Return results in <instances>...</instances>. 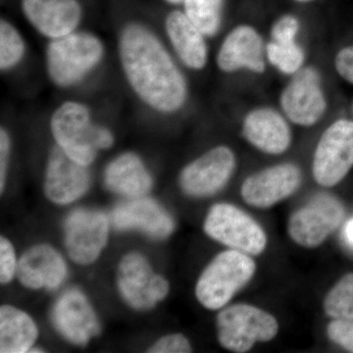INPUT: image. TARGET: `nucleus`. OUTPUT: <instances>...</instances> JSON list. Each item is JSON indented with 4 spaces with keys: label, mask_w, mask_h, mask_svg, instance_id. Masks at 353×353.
<instances>
[{
    "label": "nucleus",
    "mask_w": 353,
    "mask_h": 353,
    "mask_svg": "<svg viewBox=\"0 0 353 353\" xmlns=\"http://www.w3.org/2000/svg\"><path fill=\"white\" fill-rule=\"evenodd\" d=\"M123 69L130 85L160 112L179 110L187 99V83L152 32L139 25L125 28L120 39Z\"/></svg>",
    "instance_id": "1"
},
{
    "label": "nucleus",
    "mask_w": 353,
    "mask_h": 353,
    "mask_svg": "<svg viewBox=\"0 0 353 353\" xmlns=\"http://www.w3.org/2000/svg\"><path fill=\"white\" fill-rule=\"evenodd\" d=\"M51 132L57 145L85 166L94 161L97 150L113 145L112 134L105 128L92 125L88 108L78 102H65L55 111Z\"/></svg>",
    "instance_id": "2"
},
{
    "label": "nucleus",
    "mask_w": 353,
    "mask_h": 353,
    "mask_svg": "<svg viewBox=\"0 0 353 353\" xmlns=\"http://www.w3.org/2000/svg\"><path fill=\"white\" fill-rule=\"evenodd\" d=\"M255 270L254 260L246 253L234 250L221 252L199 277L197 299L210 310L222 308L252 280Z\"/></svg>",
    "instance_id": "3"
},
{
    "label": "nucleus",
    "mask_w": 353,
    "mask_h": 353,
    "mask_svg": "<svg viewBox=\"0 0 353 353\" xmlns=\"http://www.w3.org/2000/svg\"><path fill=\"white\" fill-rule=\"evenodd\" d=\"M102 54L103 46L94 34L71 32L48 46V73L58 85H74L97 66Z\"/></svg>",
    "instance_id": "4"
},
{
    "label": "nucleus",
    "mask_w": 353,
    "mask_h": 353,
    "mask_svg": "<svg viewBox=\"0 0 353 353\" xmlns=\"http://www.w3.org/2000/svg\"><path fill=\"white\" fill-rule=\"evenodd\" d=\"M216 325L221 345L236 353L250 352L255 343L273 340L279 331L274 316L250 304H234L221 311Z\"/></svg>",
    "instance_id": "5"
},
{
    "label": "nucleus",
    "mask_w": 353,
    "mask_h": 353,
    "mask_svg": "<svg viewBox=\"0 0 353 353\" xmlns=\"http://www.w3.org/2000/svg\"><path fill=\"white\" fill-rule=\"evenodd\" d=\"M204 231L231 250L259 255L267 245L264 230L250 215L232 204H216L204 222Z\"/></svg>",
    "instance_id": "6"
},
{
    "label": "nucleus",
    "mask_w": 353,
    "mask_h": 353,
    "mask_svg": "<svg viewBox=\"0 0 353 353\" xmlns=\"http://www.w3.org/2000/svg\"><path fill=\"white\" fill-rule=\"evenodd\" d=\"M353 166V121L340 119L330 125L318 141L313 157L316 182L331 188L347 175Z\"/></svg>",
    "instance_id": "7"
},
{
    "label": "nucleus",
    "mask_w": 353,
    "mask_h": 353,
    "mask_svg": "<svg viewBox=\"0 0 353 353\" xmlns=\"http://www.w3.org/2000/svg\"><path fill=\"white\" fill-rule=\"evenodd\" d=\"M321 76L314 67H303L292 76L280 95V106L285 117L301 127H312L327 110Z\"/></svg>",
    "instance_id": "8"
},
{
    "label": "nucleus",
    "mask_w": 353,
    "mask_h": 353,
    "mask_svg": "<svg viewBox=\"0 0 353 353\" xmlns=\"http://www.w3.org/2000/svg\"><path fill=\"white\" fill-rule=\"evenodd\" d=\"M345 217V208L336 197L317 194L289 221V234L297 245L312 248L319 246L338 229Z\"/></svg>",
    "instance_id": "9"
},
{
    "label": "nucleus",
    "mask_w": 353,
    "mask_h": 353,
    "mask_svg": "<svg viewBox=\"0 0 353 353\" xmlns=\"http://www.w3.org/2000/svg\"><path fill=\"white\" fill-rule=\"evenodd\" d=\"M117 282L123 299L138 310L154 307L169 292V283L155 274L148 260L137 252L121 260Z\"/></svg>",
    "instance_id": "10"
},
{
    "label": "nucleus",
    "mask_w": 353,
    "mask_h": 353,
    "mask_svg": "<svg viewBox=\"0 0 353 353\" xmlns=\"http://www.w3.org/2000/svg\"><path fill=\"white\" fill-rule=\"evenodd\" d=\"M109 221L99 211L79 209L65 222V245L76 263H94L108 243Z\"/></svg>",
    "instance_id": "11"
},
{
    "label": "nucleus",
    "mask_w": 353,
    "mask_h": 353,
    "mask_svg": "<svg viewBox=\"0 0 353 353\" xmlns=\"http://www.w3.org/2000/svg\"><path fill=\"white\" fill-rule=\"evenodd\" d=\"M234 169L233 150L227 146H217L185 167L180 176L181 187L189 196H212L227 185Z\"/></svg>",
    "instance_id": "12"
},
{
    "label": "nucleus",
    "mask_w": 353,
    "mask_h": 353,
    "mask_svg": "<svg viewBox=\"0 0 353 353\" xmlns=\"http://www.w3.org/2000/svg\"><path fill=\"white\" fill-rule=\"evenodd\" d=\"M303 181L297 165H274L248 176L241 185V196L257 208H269L292 196Z\"/></svg>",
    "instance_id": "13"
},
{
    "label": "nucleus",
    "mask_w": 353,
    "mask_h": 353,
    "mask_svg": "<svg viewBox=\"0 0 353 353\" xmlns=\"http://www.w3.org/2000/svg\"><path fill=\"white\" fill-rule=\"evenodd\" d=\"M51 317L57 331L74 345L83 347L101 333L94 308L79 290L65 292L54 304Z\"/></svg>",
    "instance_id": "14"
},
{
    "label": "nucleus",
    "mask_w": 353,
    "mask_h": 353,
    "mask_svg": "<svg viewBox=\"0 0 353 353\" xmlns=\"http://www.w3.org/2000/svg\"><path fill=\"white\" fill-rule=\"evenodd\" d=\"M266 46L261 34L250 25H240L227 34L217 55L221 71L232 74L248 70L255 74L266 69Z\"/></svg>",
    "instance_id": "15"
},
{
    "label": "nucleus",
    "mask_w": 353,
    "mask_h": 353,
    "mask_svg": "<svg viewBox=\"0 0 353 353\" xmlns=\"http://www.w3.org/2000/svg\"><path fill=\"white\" fill-rule=\"evenodd\" d=\"M87 167L72 159L59 146L53 148L44 178V192L48 199L65 205L83 196L90 187Z\"/></svg>",
    "instance_id": "16"
},
{
    "label": "nucleus",
    "mask_w": 353,
    "mask_h": 353,
    "mask_svg": "<svg viewBox=\"0 0 353 353\" xmlns=\"http://www.w3.org/2000/svg\"><path fill=\"white\" fill-rule=\"evenodd\" d=\"M241 134L248 143L266 154H283L292 143V131L285 116L268 106L246 114Z\"/></svg>",
    "instance_id": "17"
},
{
    "label": "nucleus",
    "mask_w": 353,
    "mask_h": 353,
    "mask_svg": "<svg viewBox=\"0 0 353 353\" xmlns=\"http://www.w3.org/2000/svg\"><path fill=\"white\" fill-rule=\"evenodd\" d=\"M114 227L121 231L138 230L162 240L168 238L175 229V222L170 214L153 199L145 196L132 197L114 209Z\"/></svg>",
    "instance_id": "18"
},
{
    "label": "nucleus",
    "mask_w": 353,
    "mask_h": 353,
    "mask_svg": "<svg viewBox=\"0 0 353 353\" xmlns=\"http://www.w3.org/2000/svg\"><path fill=\"white\" fill-rule=\"evenodd\" d=\"M22 7L31 24L51 39L73 32L82 17L77 0H22Z\"/></svg>",
    "instance_id": "19"
},
{
    "label": "nucleus",
    "mask_w": 353,
    "mask_h": 353,
    "mask_svg": "<svg viewBox=\"0 0 353 353\" xmlns=\"http://www.w3.org/2000/svg\"><path fill=\"white\" fill-rule=\"evenodd\" d=\"M66 276L63 257L50 245L32 246L18 263L17 277L21 284L29 289H57Z\"/></svg>",
    "instance_id": "20"
},
{
    "label": "nucleus",
    "mask_w": 353,
    "mask_h": 353,
    "mask_svg": "<svg viewBox=\"0 0 353 353\" xmlns=\"http://www.w3.org/2000/svg\"><path fill=\"white\" fill-rule=\"evenodd\" d=\"M166 32L176 54L190 69L201 70L208 63L204 34L181 11H173L166 19Z\"/></svg>",
    "instance_id": "21"
},
{
    "label": "nucleus",
    "mask_w": 353,
    "mask_h": 353,
    "mask_svg": "<svg viewBox=\"0 0 353 353\" xmlns=\"http://www.w3.org/2000/svg\"><path fill=\"white\" fill-rule=\"evenodd\" d=\"M111 192L127 197L145 196L152 188V179L143 161L134 153H124L108 165L104 175Z\"/></svg>",
    "instance_id": "22"
},
{
    "label": "nucleus",
    "mask_w": 353,
    "mask_h": 353,
    "mask_svg": "<svg viewBox=\"0 0 353 353\" xmlns=\"http://www.w3.org/2000/svg\"><path fill=\"white\" fill-rule=\"evenodd\" d=\"M38 334L36 324L27 313L14 306H1L0 352H30Z\"/></svg>",
    "instance_id": "23"
},
{
    "label": "nucleus",
    "mask_w": 353,
    "mask_h": 353,
    "mask_svg": "<svg viewBox=\"0 0 353 353\" xmlns=\"http://www.w3.org/2000/svg\"><path fill=\"white\" fill-rule=\"evenodd\" d=\"M185 13L205 37L214 36L222 20L224 0H185Z\"/></svg>",
    "instance_id": "24"
},
{
    "label": "nucleus",
    "mask_w": 353,
    "mask_h": 353,
    "mask_svg": "<svg viewBox=\"0 0 353 353\" xmlns=\"http://www.w3.org/2000/svg\"><path fill=\"white\" fill-rule=\"evenodd\" d=\"M266 58L272 66L285 75L294 76L303 68L305 61L304 51L297 43L266 44Z\"/></svg>",
    "instance_id": "25"
},
{
    "label": "nucleus",
    "mask_w": 353,
    "mask_h": 353,
    "mask_svg": "<svg viewBox=\"0 0 353 353\" xmlns=\"http://www.w3.org/2000/svg\"><path fill=\"white\" fill-rule=\"evenodd\" d=\"M324 309L333 319L353 320V273L341 278L330 290Z\"/></svg>",
    "instance_id": "26"
},
{
    "label": "nucleus",
    "mask_w": 353,
    "mask_h": 353,
    "mask_svg": "<svg viewBox=\"0 0 353 353\" xmlns=\"http://www.w3.org/2000/svg\"><path fill=\"white\" fill-rule=\"evenodd\" d=\"M25 46L19 32L12 25L1 20L0 24V67L2 70L11 68L20 61Z\"/></svg>",
    "instance_id": "27"
},
{
    "label": "nucleus",
    "mask_w": 353,
    "mask_h": 353,
    "mask_svg": "<svg viewBox=\"0 0 353 353\" xmlns=\"http://www.w3.org/2000/svg\"><path fill=\"white\" fill-rule=\"evenodd\" d=\"M299 28H301V24L296 16L290 15V14L282 16L272 26V41L278 43H296Z\"/></svg>",
    "instance_id": "28"
},
{
    "label": "nucleus",
    "mask_w": 353,
    "mask_h": 353,
    "mask_svg": "<svg viewBox=\"0 0 353 353\" xmlns=\"http://www.w3.org/2000/svg\"><path fill=\"white\" fill-rule=\"evenodd\" d=\"M327 334L334 343L353 352V320L334 319L329 324Z\"/></svg>",
    "instance_id": "29"
},
{
    "label": "nucleus",
    "mask_w": 353,
    "mask_h": 353,
    "mask_svg": "<svg viewBox=\"0 0 353 353\" xmlns=\"http://www.w3.org/2000/svg\"><path fill=\"white\" fill-rule=\"evenodd\" d=\"M18 263L12 243L7 239L0 240V281L7 284L17 274Z\"/></svg>",
    "instance_id": "30"
},
{
    "label": "nucleus",
    "mask_w": 353,
    "mask_h": 353,
    "mask_svg": "<svg viewBox=\"0 0 353 353\" xmlns=\"http://www.w3.org/2000/svg\"><path fill=\"white\" fill-rule=\"evenodd\" d=\"M192 352L189 340L181 334H169L157 341L148 352L187 353Z\"/></svg>",
    "instance_id": "31"
},
{
    "label": "nucleus",
    "mask_w": 353,
    "mask_h": 353,
    "mask_svg": "<svg viewBox=\"0 0 353 353\" xmlns=\"http://www.w3.org/2000/svg\"><path fill=\"white\" fill-rule=\"evenodd\" d=\"M334 67L343 80L353 85V46L339 51L334 58Z\"/></svg>",
    "instance_id": "32"
},
{
    "label": "nucleus",
    "mask_w": 353,
    "mask_h": 353,
    "mask_svg": "<svg viewBox=\"0 0 353 353\" xmlns=\"http://www.w3.org/2000/svg\"><path fill=\"white\" fill-rule=\"evenodd\" d=\"M9 150H10V139L4 129H1L0 132V190L1 192L6 183Z\"/></svg>",
    "instance_id": "33"
},
{
    "label": "nucleus",
    "mask_w": 353,
    "mask_h": 353,
    "mask_svg": "<svg viewBox=\"0 0 353 353\" xmlns=\"http://www.w3.org/2000/svg\"><path fill=\"white\" fill-rule=\"evenodd\" d=\"M343 236H345V240L348 245L353 248V218L348 221L347 226L345 228V232H343Z\"/></svg>",
    "instance_id": "34"
},
{
    "label": "nucleus",
    "mask_w": 353,
    "mask_h": 353,
    "mask_svg": "<svg viewBox=\"0 0 353 353\" xmlns=\"http://www.w3.org/2000/svg\"><path fill=\"white\" fill-rule=\"evenodd\" d=\"M166 1L171 4H182L185 3V0H166Z\"/></svg>",
    "instance_id": "35"
},
{
    "label": "nucleus",
    "mask_w": 353,
    "mask_h": 353,
    "mask_svg": "<svg viewBox=\"0 0 353 353\" xmlns=\"http://www.w3.org/2000/svg\"><path fill=\"white\" fill-rule=\"evenodd\" d=\"M297 2H301V3H307V2L313 1V0H296Z\"/></svg>",
    "instance_id": "36"
}]
</instances>
